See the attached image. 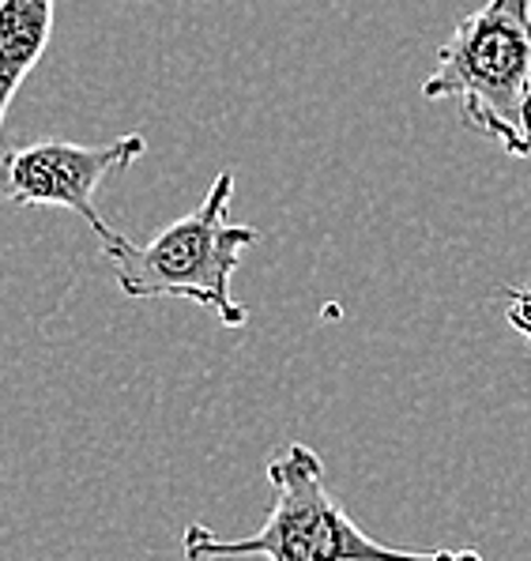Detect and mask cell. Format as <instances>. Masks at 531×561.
<instances>
[{"label": "cell", "mask_w": 531, "mask_h": 561, "mask_svg": "<svg viewBox=\"0 0 531 561\" xmlns=\"http://www.w3.org/2000/svg\"><path fill=\"white\" fill-rule=\"evenodd\" d=\"M268 482L276 502L261 528L242 539H222L204 524H188L182 535L185 561H483L478 550H400L377 542L328 494L324 460L302 442H290L268 460Z\"/></svg>", "instance_id": "6da1fadb"}, {"label": "cell", "mask_w": 531, "mask_h": 561, "mask_svg": "<svg viewBox=\"0 0 531 561\" xmlns=\"http://www.w3.org/2000/svg\"><path fill=\"white\" fill-rule=\"evenodd\" d=\"M230 201H234V174L222 170L211 181L208 196L196 204V211L162 227L148 245H136L132 238L106 230L99 238L102 256L114 264L122 295L185 298L216 313L222 328L250 324V309L230 295V279L245 249L256 245L261 234L256 227H242L230 219Z\"/></svg>", "instance_id": "7a4b0ae2"}, {"label": "cell", "mask_w": 531, "mask_h": 561, "mask_svg": "<svg viewBox=\"0 0 531 561\" xmlns=\"http://www.w3.org/2000/svg\"><path fill=\"white\" fill-rule=\"evenodd\" d=\"M423 99L457 102L460 121L512 159H531V0H486L452 27Z\"/></svg>", "instance_id": "3957f363"}, {"label": "cell", "mask_w": 531, "mask_h": 561, "mask_svg": "<svg viewBox=\"0 0 531 561\" xmlns=\"http://www.w3.org/2000/svg\"><path fill=\"white\" fill-rule=\"evenodd\" d=\"M148 151L140 133H128L114 144L88 148L68 140H38L0 154V201L20 207H65L91 222L94 234H106L109 222L94 207V193L106 174L128 170Z\"/></svg>", "instance_id": "277c9868"}, {"label": "cell", "mask_w": 531, "mask_h": 561, "mask_svg": "<svg viewBox=\"0 0 531 561\" xmlns=\"http://www.w3.org/2000/svg\"><path fill=\"white\" fill-rule=\"evenodd\" d=\"M57 0H0V125L54 34Z\"/></svg>", "instance_id": "5b68a950"}, {"label": "cell", "mask_w": 531, "mask_h": 561, "mask_svg": "<svg viewBox=\"0 0 531 561\" xmlns=\"http://www.w3.org/2000/svg\"><path fill=\"white\" fill-rule=\"evenodd\" d=\"M505 321H509V328L528 343V351H531V287L505 290Z\"/></svg>", "instance_id": "8992f818"}]
</instances>
